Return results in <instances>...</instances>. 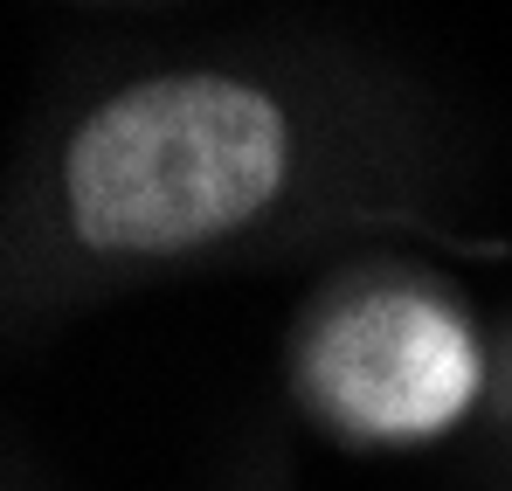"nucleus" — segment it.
Segmentation results:
<instances>
[{
  "label": "nucleus",
  "mask_w": 512,
  "mask_h": 491,
  "mask_svg": "<svg viewBox=\"0 0 512 491\" xmlns=\"http://www.w3.org/2000/svg\"><path fill=\"white\" fill-rule=\"evenodd\" d=\"M284 118L229 77H160L70 139V215L97 249L208 243L277 194Z\"/></svg>",
  "instance_id": "1"
},
{
  "label": "nucleus",
  "mask_w": 512,
  "mask_h": 491,
  "mask_svg": "<svg viewBox=\"0 0 512 491\" xmlns=\"http://www.w3.org/2000/svg\"><path fill=\"white\" fill-rule=\"evenodd\" d=\"M305 388L353 436H436L478 395L471 326L416 291H381L326 312L305 339Z\"/></svg>",
  "instance_id": "2"
}]
</instances>
